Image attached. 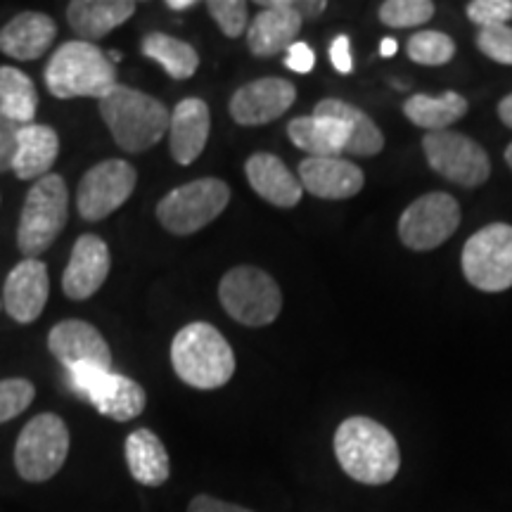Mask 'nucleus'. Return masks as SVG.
Segmentation results:
<instances>
[{"instance_id": "39448f33", "label": "nucleus", "mask_w": 512, "mask_h": 512, "mask_svg": "<svg viewBox=\"0 0 512 512\" xmlns=\"http://www.w3.org/2000/svg\"><path fill=\"white\" fill-rule=\"evenodd\" d=\"M69 188L60 174H48L31 185L17 226V247L27 259H36L67 226Z\"/></svg>"}, {"instance_id": "1a4fd4ad", "label": "nucleus", "mask_w": 512, "mask_h": 512, "mask_svg": "<svg viewBox=\"0 0 512 512\" xmlns=\"http://www.w3.org/2000/svg\"><path fill=\"white\" fill-rule=\"evenodd\" d=\"M463 273L477 290L496 294L512 287V226L489 223L463 247Z\"/></svg>"}, {"instance_id": "f3484780", "label": "nucleus", "mask_w": 512, "mask_h": 512, "mask_svg": "<svg viewBox=\"0 0 512 512\" xmlns=\"http://www.w3.org/2000/svg\"><path fill=\"white\" fill-rule=\"evenodd\" d=\"M299 183L320 200H349L363 190L366 174L344 157H306L299 162Z\"/></svg>"}, {"instance_id": "6ab92c4d", "label": "nucleus", "mask_w": 512, "mask_h": 512, "mask_svg": "<svg viewBox=\"0 0 512 512\" xmlns=\"http://www.w3.org/2000/svg\"><path fill=\"white\" fill-rule=\"evenodd\" d=\"M211 133L209 105L200 98H185L171 112L169 150L174 162L190 166L207 147Z\"/></svg>"}, {"instance_id": "f8f14e48", "label": "nucleus", "mask_w": 512, "mask_h": 512, "mask_svg": "<svg viewBox=\"0 0 512 512\" xmlns=\"http://www.w3.org/2000/svg\"><path fill=\"white\" fill-rule=\"evenodd\" d=\"M460 226V204L448 192H427L411 202L399 219V238L408 249L430 252L453 238Z\"/></svg>"}, {"instance_id": "2f4dec72", "label": "nucleus", "mask_w": 512, "mask_h": 512, "mask_svg": "<svg viewBox=\"0 0 512 512\" xmlns=\"http://www.w3.org/2000/svg\"><path fill=\"white\" fill-rule=\"evenodd\" d=\"M434 17L430 0H387L380 5V22L392 29L422 27Z\"/></svg>"}, {"instance_id": "473e14b6", "label": "nucleus", "mask_w": 512, "mask_h": 512, "mask_svg": "<svg viewBox=\"0 0 512 512\" xmlns=\"http://www.w3.org/2000/svg\"><path fill=\"white\" fill-rule=\"evenodd\" d=\"M36 399V387L24 377H8L0 380V425L15 420Z\"/></svg>"}, {"instance_id": "aec40b11", "label": "nucleus", "mask_w": 512, "mask_h": 512, "mask_svg": "<svg viewBox=\"0 0 512 512\" xmlns=\"http://www.w3.org/2000/svg\"><path fill=\"white\" fill-rule=\"evenodd\" d=\"M57 24L46 12H19L0 29V53L17 62L43 57L55 43Z\"/></svg>"}, {"instance_id": "72a5a7b5", "label": "nucleus", "mask_w": 512, "mask_h": 512, "mask_svg": "<svg viewBox=\"0 0 512 512\" xmlns=\"http://www.w3.org/2000/svg\"><path fill=\"white\" fill-rule=\"evenodd\" d=\"M207 12L228 38H240L247 31L245 0H209Z\"/></svg>"}, {"instance_id": "4be33fe9", "label": "nucleus", "mask_w": 512, "mask_h": 512, "mask_svg": "<svg viewBox=\"0 0 512 512\" xmlns=\"http://www.w3.org/2000/svg\"><path fill=\"white\" fill-rule=\"evenodd\" d=\"M86 401L105 418L114 422H131L138 415H143L147 406V394L136 380L131 377L112 373L107 370L105 375L95 382V387L88 392Z\"/></svg>"}, {"instance_id": "a18cd8bd", "label": "nucleus", "mask_w": 512, "mask_h": 512, "mask_svg": "<svg viewBox=\"0 0 512 512\" xmlns=\"http://www.w3.org/2000/svg\"><path fill=\"white\" fill-rule=\"evenodd\" d=\"M107 57H110V62H112V64H117V62L124 60V53H119V50H112V53L107 55Z\"/></svg>"}, {"instance_id": "f257e3e1", "label": "nucleus", "mask_w": 512, "mask_h": 512, "mask_svg": "<svg viewBox=\"0 0 512 512\" xmlns=\"http://www.w3.org/2000/svg\"><path fill=\"white\" fill-rule=\"evenodd\" d=\"M335 456L351 479L368 486L392 482L401 467L394 434L366 415H354L337 427Z\"/></svg>"}, {"instance_id": "cd10ccee", "label": "nucleus", "mask_w": 512, "mask_h": 512, "mask_svg": "<svg viewBox=\"0 0 512 512\" xmlns=\"http://www.w3.org/2000/svg\"><path fill=\"white\" fill-rule=\"evenodd\" d=\"M467 100L456 91H446L441 95L418 93L403 102V114L411 124L432 131H448V126L456 124L467 114Z\"/></svg>"}, {"instance_id": "a19ab883", "label": "nucleus", "mask_w": 512, "mask_h": 512, "mask_svg": "<svg viewBox=\"0 0 512 512\" xmlns=\"http://www.w3.org/2000/svg\"><path fill=\"white\" fill-rule=\"evenodd\" d=\"M287 3H290V8L297 12L304 22L306 19L320 17L325 10H328V3H325V0H287Z\"/></svg>"}, {"instance_id": "423d86ee", "label": "nucleus", "mask_w": 512, "mask_h": 512, "mask_svg": "<svg viewBox=\"0 0 512 512\" xmlns=\"http://www.w3.org/2000/svg\"><path fill=\"white\" fill-rule=\"evenodd\" d=\"M219 302L235 323L266 328L283 311V292L273 275L256 266H235L219 283Z\"/></svg>"}, {"instance_id": "393cba45", "label": "nucleus", "mask_w": 512, "mask_h": 512, "mask_svg": "<svg viewBox=\"0 0 512 512\" xmlns=\"http://www.w3.org/2000/svg\"><path fill=\"white\" fill-rule=\"evenodd\" d=\"M287 136L294 147L304 150L309 157H342L349 145V126L332 117H297L287 124Z\"/></svg>"}, {"instance_id": "e433bc0d", "label": "nucleus", "mask_w": 512, "mask_h": 512, "mask_svg": "<svg viewBox=\"0 0 512 512\" xmlns=\"http://www.w3.org/2000/svg\"><path fill=\"white\" fill-rule=\"evenodd\" d=\"M19 133H22V124L15 119L5 117L0 112V174L12 171L19 150Z\"/></svg>"}, {"instance_id": "c85d7f7f", "label": "nucleus", "mask_w": 512, "mask_h": 512, "mask_svg": "<svg viewBox=\"0 0 512 512\" xmlns=\"http://www.w3.org/2000/svg\"><path fill=\"white\" fill-rule=\"evenodd\" d=\"M140 53L155 60L176 81L192 79L197 74V67H200V55L190 43L176 36L162 34V31L145 34L143 43H140Z\"/></svg>"}, {"instance_id": "9d476101", "label": "nucleus", "mask_w": 512, "mask_h": 512, "mask_svg": "<svg viewBox=\"0 0 512 512\" xmlns=\"http://www.w3.org/2000/svg\"><path fill=\"white\" fill-rule=\"evenodd\" d=\"M427 164L434 174L460 188H479L489 181L491 162L486 150L458 131H432L422 138Z\"/></svg>"}, {"instance_id": "b1692460", "label": "nucleus", "mask_w": 512, "mask_h": 512, "mask_svg": "<svg viewBox=\"0 0 512 512\" xmlns=\"http://www.w3.org/2000/svg\"><path fill=\"white\" fill-rule=\"evenodd\" d=\"M124 458L131 477L138 484L157 489L169 482L171 477V458L166 451L164 441L157 437L155 432L140 427V430L131 432L124 444Z\"/></svg>"}, {"instance_id": "a211bd4d", "label": "nucleus", "mask_w": 512, "mask_h": 512, "mask_svg": "<svg viewBox=\"0 0 512 512\" xmlns=\"http://www.w3.org/2000/svg\"><path fill=\"white\" fill-rule=\"evenodd\" d=\"M259 5L264 10L247 27V48L254 57H273L292 46L304 19L287 0H259Z\"/></svg>"}, {"instance_id": "bb28decb", "label": "nucleus", "mask_w": 512, "mask_h": 512, "mask_svg": "<svg viewBox=\"0 0 512 512\" xmlns=\"http://www.w3.org/2000/svg\"><path fill=\"white\" fill-rule=\"evenodd\" d=\"M313 114L318 117H332L344 121L349 126V145L344 155H356V157H373L380 155L384 150V136L382 131L377 128L373 119L368 117L366 112L358 110V107L349 105V102L328 98L320 100L316 107H313Z\"/></svg>"}, {"instance_id": "f704fd0d", "label": "nucleus", "mask_w": 512, "mask_h": 512, "mask_svg": "<svg viewBox=\"0 0 512 512\" xmlns=\"http://www.w3.org/2000/svg\"><path fill=\"white\" fill-rule=\"evenodd\" d=\"M467 17L479 29L508 27L512 19V0H472L467 5Z\"/></svg>"}, {"instance_id": "ea45409f", "label": "nucleus", "mask_w": 512, "mask_h": 512, "mask_svg": "<svg viewBox=\"0 0 512 512\" xmlns=\"http://www.w3.org/2000/svg\"><path fill=\"white\" fill-rule=\"evenodd\" d=\"M188 512H254V510L242 508V505H235L228 501H221V498L200 494L188 503Z\"/></svg>"}, {"instance_id": "37998d69", "label": "nucleus", "mask_w": 512, "mask_h": 512, "mask_svg": "<svg viewBox=\"0 0 512 512\" xmlns=\"http://www.w3.org/2000/svg\"><path fill=\"white\" fill-rule=\"evenodd\" d=\"M195 0H166V8L169 10H176V12H183V10H192L195 8Z\"/></svg>"}, {"instance_id": "a878e982", "label": "nucleus", "mask_w": 512, "mask_h": 512, "mask_svg": "<svg viewBox=\"0 0 512 512\" xmlns=\"http://www.w3.org/2000/svg\"><path fill=\"white\" fill-rule=\"evenodd\" d=\"M57 155H60V136L55 133V128L43 124L22 126L12 171L19 181H38V178L48 176Z\"/></svg>"}, {"instance_id": "20e7f679", "label": "nucleus", "mask_w": 512, "mask_h": 512, "mask_svg": "<svg viewBox=\"0 0 512 512\" xmlns=\"http://www.w3.org/2000/svg\"><path fill=\"white\" fill-rule=\"evenodd\" d=\"M43 79L53 98L102 100L117 86V67L95 43L67 41L48 60Z\"/></svg>"}, {"instance_id": "58836bf2", "label": "nucleus", "mask_w": 512, "mask_h": 512, "mask_svg": "<svg viewBox=\"0 0 512 512\" xmlns=\"http://www.w3.org/2000/svg\"><path fill=\"white\" fill-rule=\"evenodd\" d=\"M330 62L339 74H351L354 69V57H351V41L349 36L339 34L330 46Z\"/></svg>"}, {"instance_id": "dca6fc26", "label": "nucleus", "mask_w": 512, "mask_h": 512, "mask_svg": "<svg viewBox=\"0 0 512 512\" xmlns=\"http://www.w3.org/2000/svg\"><path fill=\"white\" fill-rule=\"evenodd\" d=\"M48 294V266L41 259H24L5 278L3 306L12 320L29 325L46 309Z\"/></svg>"}, {"instance_id": "4c0bfd02", "label": "nucleus", "mask_w": 512, "mask_h": 512, "mask_svg": "<svg viewBox=\"0 0 512 512\" xmlns=\"http://www.w3.org/2000/svg\"><path fill=\"white\" fill-rule=\"evenodd\" d=\"M285 67L294 74H309L313 67H316V53L309 43L294 41L290 48H287L285 55Z\"/></svg>"}, {"instance_id": "7c9ffc66", "label": "nucleus", "mask_w": 512, "mask_h": 512, "mask_svg": "<svg viewBox=\"0 0 512 512\" xmlns=\"http://www.w3.org/2000/svg\"><path fill=\"white\" fill-rule=\"evenodd\" d=\"M406 53L422 67H441L456 57V43L444 31H418L408 38Z\"/></svg>"}, {"instance_id": "6e6552de", "label": "nucleus", "mask_w": 512, "mask_h": 512, "mask_svg": "<svg viewBox=\"0 0 512 512\" xmlns=\"http://www.w3.org/2000/svg\"><path fill=\"white\" fill-rule=\"evenodd\" d=\"M230 188L221 178H197L178 185L157 204V219L171 235H192L226 211Z\"/></svg>"}, {"instance_id": "f03ea898", "label": "nucleus", "mask_w": 512, "mask_h": 512, "mask_svg": "<svg viewBox=\"0 0 512 512\" xmlns=\"http://www.w3.org/2000/svg\"><path fill=\"white\" fill-rule=\"evenodd\" d=\"M171 366L188 387L211 392L233 380L235 354L214 325L197 320L176 332L171 342Z\"/></svg>"}, {"instance_id": "9b49d317", "label": "nucleus", "mask_w": 512, "mask_h": 512, "mask_svg": "<svg viewBox=\"0 0 512 512\" xmlns=\"http://www.w3.org/2000/svg\"><path fill=\"white\" fill-rule=\"evenodd\" d=\"M138 183L136 166L126 159H105L86 171L76 190L81 219L102 221L131 200Z\"/></svg>"}, {"instance_id": "4468645a", "label": "nucleus", "mask_w": 512, "mask_h": 512, "mask_svg": "<svg viewBox=\"0 0 512 512\" xmlns=\"http://www.w3.org/2000/svg\"><path fill=\"white\" fill-rule=\"evenodd\" d=\"M48 349L64 368L98 366L112 370V349L95 325L79 318L57 323L48 335Z\"/></svg>"}, {"instance_id": "5701e85b", "label": "nucleus", "mask_w": 512, "mask_h": 512, "mask_svg": "<svg viewBox=\"0 0 512 512\" xmlns=\"http://www.w3.org/2000/svg\"><path fill=\"white\" fill-rule=\"evenodd\" d=\"M136 8L133 0H74L67 5V22L79 41L93 43L128 22Z\"/></svg>"}, {"instance_id": "c756f323", "label": "nucleus", "mask_w": 512, "mask_h": 512, "mask_svg": "<svg viewBox=\"0 0 512 512\" xmlns=\"http://www.w3.org/2000/svg\"><path fill=\"white\" fill-rule=\"evenodd\" d=\"M38 93L31 76L17 67H0V112L17 124H34Z\"/></svg>"}, {"instance_id": "2eb2a0df", "label": "nucleus", "mask_w": 512, "mask_h": 512, "mask_svg": "<svg viewBox=\"0 0 512 512\" xmlns=\"http://www.w3.org/2000/svg\"><path fill=\"white\" fill-rule=\"evenodd\" d=\"M112 268V254L107 242L98 235H81L74 242L69 264L62 273V290L74 302L91 299L105 285Z\"/></svg>"}, {"instance_id": "ddd939ff", "label": "nucleus", "mask_w": 512, "mask_h": 512, "mask_svg": "<svg viewBox=\"0 0 512 512\" xmlns=\"http://www.w3.org/2000/svg\"><path fill=\"white\" fill-rule=\"evenodd\" d=\"M297 100V88L287 79L266 76L249 81L230 98V117L240 126H264L280 119Z\"/></svg>"}, {"instance_id": "c03bdc74", "label": "nucleus", "mask_w": 512, "mask_h": 512, "mask_svg": "<svg viewBox=\"0 0 512 512\" xmlns=\"http://www.w3.org/2000/svg\"><path fill=\"white\" fill-rule=\"evenodd\" d=\"M380 53H382V57H392L396 53V41H394V38H384Z\"/></svg>"}, {"instance_id": "7ed1b4c3", "label": "nucleus", "mask_w": 512, "mask_h": 512, "mask_svg": "<svg viewBox=\"0 0 512 512\" xmlns=\"http://www.w3.org/2000/svg\"><path fill=\"white\" fill-rule=\"evenodd\" d=\"M100 102V114L110 128L114 143L128 155L155 147L169 133L171 114L162 100L131 86L112 88Z\"/></svg>"}, {"instance_id": "412c9836", "label": "nucleus", "mask_w": 512, "mask_h": 512, "mask_svg": "<svg viewBox=\"0 0 512 512\" xmlns=\"http://www.w3.org/2000/svg\"><path fill=\"white\" fill-rule=\"evenodd\" d=\"M247 181L261 200L280 209H292L302 202L304 188L287 164L271 152H254L245 162Z\"/></svg>"}, {"instance_id": "49530a36", "label": "nucleus", "mask_w": 512, "mask_h": 512, "mask_svg": "<svg viewBox=\"0 0 512 512\" xmlns=\"http://www.w3.org/2000/svg\"><path fill=\"white\" fill-rule=\"evenodd\" d=\"M505 162H508V166L512 169V143L505 147Z\"/></svg>"}, {"instance_id": "0eeeda50", "label": "nucleus", "mask_w": 512, "mask_h": 512, "mask_svg": "<svg viewBox=\"0 0 512 512\" xmlns=\"http://www.w3.org/2000/svg\"><path fill=\"white\" fill-rule=\"evenodd\" d=\"M69 427L57 413H41L31 418L19 432L15 444V470L29 484H43L53 479L67 463Z\"/></svg>"}, {"instance_id": "79ce46f5", "label": "nucleus", "mask_w": 512, "mask_h": 512, "mask_svg": "<svg viewBox=\"0 0 512 512\" xmlns=\"http://www.w3.org/2000/svg\"><path fill=\"white\" fill-rule=\"evenodd\" d=\"M498 119H501L508 128H512V93L505 95V98L498 102Z\"/></svg>"}, {"instance_id": "c9c22d12", "label": "nucleus", "mask_w": 512, "mask_h": 512, "mask_svg": "<svg viewBox=\"0 0 512 512\" xmlns=\"http://www.w3.org/2000/svg\"><path fill=\"white\" fill-rule=\"evenodd\" d=\"M477 48L498 64L512 67V29L510 27H489L479 29Z\"/></svg>"}]
</instances>
